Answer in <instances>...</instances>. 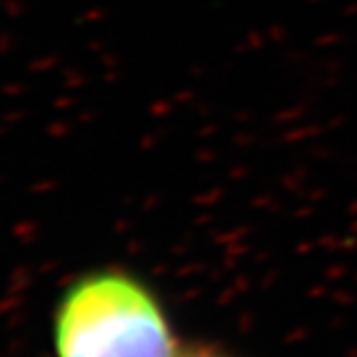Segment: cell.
I'll return each mask as SVG.
<instances>
[{"instance_id":"obj_1","label":"cell","mask_w":357,"mask_h":357,"mask_svg":"<svg viewBox=\"0 0 357 357\" xmlns=\"http://www.w3.org/2000/svg\"><path fill=\"white\" fill-rule=\"evenodd\" d=\"M59 357H176L181 353L162 301L121 269L80 275L54 314Z\"/></svg>"},{"instance_id":"obj_2","label":"cell","mask_w":357,"mask_h":357,"mask_svg":"<svg viewBox=\"0 0 357 357\" xmlns=\"http://www.w3.org/2000/svg\"><path fill=\"white\" fill-rule=\"evenodd\" d=\"M176 357H224V355H220V353H215V351H211V349H194V347H183L181 349V353H178Z\"/></svg>"}]
</instances>
